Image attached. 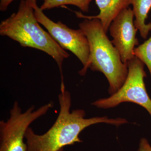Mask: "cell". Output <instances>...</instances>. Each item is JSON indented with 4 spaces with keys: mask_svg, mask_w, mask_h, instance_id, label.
<instances>
[{
    "mask_svg": "<svg viewBox=\"0 0 151 151\" xmlns=\"http://www.w3.org/2000/svg\"><path fill=\"white\" fill-rule=\"evenodd\" d=\"M60 111L52 127L45 134H36L29 127L25 139L27 151H58L66 146L82 142L79 137L81 132L87 127L99 123L120 126L128 122L123 118L108 119L106 116L86 119L84 110L76 109L70 111L71 96L65 87H60L58 96Z\"/></svg>",
    "mask_w": 151,
    "mask_h": 151,
    "instance_id": "cell-1",
    "label": "cell"
},
{
    "mask_svg": "<svg viewBox=\"0 0 151 151\" xmlns=\"http://www.w3.org/2000/svg\"><path fill=\"white\" fill-rule=\"evenodd\" d=\"M34 9L28 0H21L16 13L0 24V35L17 42L23 47L37 49L52 57L57 63L64 85L63 63L70 55L40 25Z\"/></svg>",
    "mask_w": 151,
    "mask_h": 151,
    "instance_id": "cell-2",
    "label": "cell"
},
{
    "mask_svg": "<svg viewBox=\"0 0 151 151\" xmlns=\"http://www.w3.org/2000/svg\"><path fill=\"white\" fill-rule=\"evenodd\" d=\"M79 28L88 40L89 56L86 69L104 74L109 82L108 92L112 95L123 86L128 74L127 63L122 62L117 49L109 40L100 19H84Z\"/></svg>",
    "mask_w": 151,
    "mask_h": 151,
    "instance_id": "cell-3",
    "label": "cell"
},
{
    "mask_svg": "<svg viewBox=\"0 0 151 151\" xmlns=\"http://www.w3.org/2000/svg\"><path fill=\"white\" fill-rule=\"evenodd\" d=\"M52 101L35 110L32 106L22 113L17 102L14 103L6 122L0 121V151H27L24 142L26 132L30 125L53 107Z\"/></svg>",
    "mask_w": 151,
    "mask_h": 151,
    "instance_id": "cell-4",
    "label": "cell"
},
{
    "mask_svg": "<svg viewBox=\"0 0 151 151\" xmlns=\"http://www.w3.org/2000/svg\"><path fill=\"white\" fill-rule=\"evenodd\" d=\"M128 74L122 87L108 98L94 101L92 105L97 108H114L124 102L140 105L148 111L151 118V99L149 97L144 79L146 77L145 64L136 57L127 62Z\"/></svg>",
    "mask_w": 151,
    "mask_h": 151,
    "instance_id": "cell-5",
    "label": "cell"
},
{
    "mask_svg": "<svg viewBox=\"0 0 151 151\" xmlns=\"http://www.w3.org/2000/svg\"><path fill=\"white\" fill-rule=\"evenodd\" d=\"M34 9L36 18L47 29L49 33L63 49L72 52L83 65L79 71L81 76L86 74L89 56L88 40L83 31L79 28L73 29L68 27L61 21L55 22L44 13L37 5V0H28Z\"/></svg>",
    "mask_w": 151,
    "mask_h": 151,
    "instance_id": "cell-6",
    "label": "cell"
},
{
    "mask_svg": "<svg viewBox=\"0 0 151 151\" xmlns=\"http://www.w3.org/2000/svg\"><path fill=\"white\" fill-rule=\"evenodd\" d=\"M134 17L131 8L124 9L113 19L109 28L113 38L111 42L119 51L122 62L125 63L134 57V49L139 44Z\"/></svg>",
    "mask_w": 151,
    "mask_h": 151,
    "instance_id": "cell-7",
    "label": "cell"
},
{
    "mask_svg": "<svg viewBox=\"0 0 151 151\" xmlns=\"http://www.w3.org/2000/svg\"><path fill=\"white\" fill-rule=\"evenodd\" d=\"M100 12L96 16H86L80 12H75L76 16L83 19H97L101 22L103 29L107 33L113 19L120 12L129 8V0H95Z\"/></svg>",
    "mask_w": 151,
    "mask_h": 151,
    "instance_id": "cell-8",
    "label": "cell"
},
{
    "mask_svg": "<svg viewBox=\"0 0 151 151\" xmlns=\"http://www.w3.org/2000/svg\"><path fill=\"white\" fill-rule=\"evenodd\" d=\"M133 6V13L135 18L134 24L139 31L141 37L146 39L151 31V22L146 24V20L151 9V0H129Z\"/></svg>",
    "mask_w": 151,
    "mask_h": 151,
    "instance_id": "cell-9",
    "label": "cell"
},
{
    "mask_svg": "<svg viewBox=\"0 0 151 151\" xmlns=\"http://www.w3.org/2000/svg\"><path fill=\"white\" fill-rule=\"evenodd\" d=\"M92 0H43L40 7L42 11L50 10L66 5L75 6L84 12H89V5Z\"/></svg>",
    "mask_w": 151,
    "mask_h": 151,
    "instance_id": "cell-10",
    "label": "cell"
},
{
    "mask_svg": "<svg viewBox=\"0 0 151 151\" xmlns=\"http://www.w3.org/2000/svg\"><path fill=\"white\" fill-rule=\"evenodd\" d=\"M134 55L147 66L151 79V36L144 43L135 47Z\"/></svg>",
    "mask_w": 151,
    "mask_h": 151,
    "instance_id": "cell-11",
    "label": "cell"
},
{
    "mask_svg": "<svg viewBox=\"0 0 151 151\" xmlns=\"http://www.w3.org/2000/svg\"><path fill=\"white\" fill-rule=\"evenodd\" d=\"M138 151H151V146L148 141L145 138L141 139Z\"/></svg>",
    "mask_w": 151,
    "mask_h": 151,
    "instance_id": "cell-12",
    "label": "cell"
},
{
    "mask_svg": "<svg viewBox=\"0 0 151 151\" xmlns=\"http://www.w3.org/2000/svg\"><path fill=\"white\" fill-rule=\"evenodd\" d=\"M14 1V0H1L0 1V11L1 12H5L6 11L10 4Z\"/></svg>",
    "mask_w": 151,
    "mask_h": 151,
    "instance_id": "cell-13",
    "label": "cell"
},
{
    "mask_svg": "<svg viewBox=\"0 0 151 151\" xmlns=\"http://www.w3.org/2000/svg\"><path fill=\"white\" fill-rule=\"evenodd\" d=\"M58 151H64V149L63 148H62L61 149H60V150H59Z\"/></svg>",
    "mask_w": 151,
    "mask_h": 151,
    "instance_id": "cell-14",
    "label": "cell"
}]
</instances>
